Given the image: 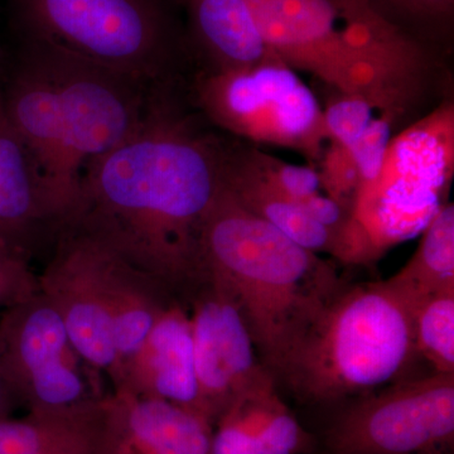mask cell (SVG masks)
<instances>
[{"instance_id":"1","label":"cell","mask_w":454,"mask_h":454,"mask_svg":"<svg viewBox=\"0 0 454 454\" xmlns=\"http://www.w3.org/2000/svg\"><path fill=\"white\" fill-rule=\"evenodd\" d=\"M205 122L182 82L153 86L138 128L86 164L67 226L178 301L205 279L202 230L223 186L226 140Z\"/></svg>"},{"instance_id":"2","label":"cell","mask_w":454,"mask_h":454,"mask_svg":"<svg viewBox=\"0 0 454 454\" xmlns=\"http://www.w3.org/2000/svg\"><path fill=\"white\" fill-rule=\"evenodd\" d=\"M17 41L13 52L3 50L0 101L68 226L86 164L138 128L153 86L52 44Z\"/></svg>"},{"instance_id":"3","label":"cell","mask_w":454,"mask_h":454,"mask_svg":"<svg viewBox=\"0 0 454 454\" xmlns=\"http://www.w3.org/2000/svg\"><path fill=\"white\" fill-rule=\"evenodd\" d=\"M265 43L327 90L366 98L402 124L442 79V51L372 0H247Z\"/></svg>"},{"instance_id":"4","label":"cell","mask_w":454,"mask_h":454,"mask_svg":"<svg viewBox=\"0 0 454 454\" xmlns=\"http://www.w3.org/2000/svg\"><path fill=\"white\" fill-rule=\"evenodd\" d=\"M203 274L225 286L260 363L282 380L310 328L345 284L336 265L247 211L225 184L201 236Z\"/></svg>"},{"instance_id":"5","label":"cell","mask_w":454,"mask_h":454,"mask_svg":"<svg viewBox=\"0 0 454 454\" xmlns=\"http://www.w3.org/2000/svg\"><path fill=\"white\" fill-rule=\"evenodd\" d=\"M418 354L413 304L387 280L343 286L282 376L304 403H333L404 380Z\"/></svg>"},{"instance_id":"6","label":"cell","mask_w":454,"mask_h":454,"mask_svg":"<svg viewBox=\"0 0 454 454\" xmlns=\"http://www.w3.org/2000/svg\"><path fill=\"white\" fill-rule=\"evenodd\" d=\"M17 40L52 44L148 85L182 82L191 59L177 0H7Z\"/></svg>"},{"instance_id":"7","label":"cell","mask_w":454,"mask_h":454,"mask_svg":"<svg viewBox=\"0 0 454 454\" xmlns=\"http://www.w3.org/2000/svg\"><path fill=\"white\" fill-rule=\"evenodd\" d=\"M453 177L454 101L447 97L391 138L380 170L358 188L333 258L370 267L422 234L450 201Z\"/></svg>"},{"instance_id":"8","label":"cell","mask_w":454,"mask_h":454,"mask_svg":"<svg viewBox=\"0 0 454 454\" xmlns=\"http://www.w3.org/2000/svg\"><path fill=\"white\" fill-rule=\"evenodd\" d=\"M187 95L214 127L249 145L297 152L312 166L331 143L316 95L277 56L235 70L201 68Z\"/></svg>"},{"instance_id":"9","label":"cell","mask_w":454,"mask_h":454,"mask_svg":"<svg viewBox=\"0 0 454 454\" xmlns=\"http://www.w3.org/2000/svg\"><path fill=\"white\" fill-rule=\"evenodd\" d=\"M322 454H454V373L355 397L325 429Z\"/></svg>"},{"instance_id":"10","label":"cell","mask_w":454,"mask_h":454,"mask_svg":"<svg viewBox=\"0 0 454 454\" xmlns=\"http://www.w3.org/2000/svg\"><path fill=\"white\" fill-rule=\"evenodd\" d=\"M0 372L16 404L59 409L100 399L64 319L38 291L0 312Z\"/></svg>"},{"instance_id":"11","label":"cell","mask_w":454,"mask_h":454,"mask_svg":"<svg viewBox=\"0 0 454 454\" xmlns=\"http://www.w3.org/2000/svg\"><path fill=\"white\" fill-rule=\"evenodd\" d=\"M200 409L212 427L239 396L273 378L260 363L243 316L211 277L188 298Z\"/></svg>"},{"instance_id":"12","label":"cell","mask_w":454,"mask_h":454,"mask_svg":"<svg viewBox=\"0 0 454 454\" xmlns=\"http://www.w3.org/2000/svg\"><path fill=\"white\" fill-rule=\"evenodd\" d=\"M103 259V245L66 229L38 276V286L64 319L74 351L90 369L106 372L115 389L121 381V363L104 292Z\"/></svg>"},{"instance_id":"13","label":"cell","mask_w":454,"mask_h":454,"mask_svg":"<svg viewBox=\"0 0 454 454\" xmlns=\"http://www.w3.org/2000/svg\"><path fill=\"white\" fill-rule=\"evenodd\" d=\"M67 226L37 160L0 101V238L32 262Z\"/></svg>"},{"instance_id":"14","label":"cell","mask_w":454,"mask_h":454,"mask_svg":"<svg viewBox=\"0 0 454 454\" xmlns=\"http://www.w3.org/2000/svg\"><path fill=\"white\" fill-rule=\"evenodd\" d=\"M114 390L163 400L203 419L192 325L190 313L181 301L169 304L136 354L122 364L121 382Z\"/></svg>"},{"instance_id":"15","label":"cell","mask_w":454,"mask_h":454,"mask_svg":"<svg viewBox=\"0 0 454 454\" xmlns=\"http://www.w3.org/2000/svg\"><path fill=\"white\" fill-rule=\"evenodd\" d=\"M214 427L163 400L106 396L104 454H211Z\"/></svg>"},{"instance_id":"16","label":"cell","mask_w":454,"mask_h":454,"mask_svg":"<svg viewBox=\"0 0 454 454\" xmlns=\"http://www.w3.org/2000/svg\"><path fill=\"white\" fill-rule=\"evenodd\" d=\"M187 17L193 59L205 70L249 67L276 56L269 49L247 0H177Z\"/></svg>"},{"instance_id":"17","label":"cell","mask_w":454,"mask_h":454,"mask_svg":"<svg viewBox=\"0 0 454 454\" xmlns=\"http://www.w3.org/2000/svg\"><path fill=\"white\" fill-rule=\"evenodd\" d=\"M106 396L0 419V454H104Z\"/></svg>"},{"instance_id":"18","label":"cell","mask_w":454,"mask_h":454,"mask_svg":"<svg viewBox=\"0 0 454 454\" xmlns=\"http://www.w3.org/2000/svg\"><path fill=\"white\" fill-rule=\"evenodd\" d=\"M223 182L247 211L295 244L309 252L333 255L336 247L333 232L313 220L300 203L270 186L247 160L241 142H226Z\"/></svg>"},{"instance_id":"19","label":"cell","mask_w":454,"mask_h":454,"mask_svg":"<svg viewBox=\"0 0 454 454\" xmlns=\"http://www.w3.org/2000/svg\"><path fill=\"white\" fill-rule=\"evenodd\" d=\"M103 247L104 292L121 376L122 364L136 354L169 304L178 300L151 277Z\"/></svg>"},{"instance_id":"20","label":"cell","mask_w":454,"mask_h":454,"mask_svg":"<svg viewBox=\"0 0 454 454\" xmlns=\"http://www.w3.org/2000/svg\"><path fill=\"white\" fill-rule=\"evenodd\" d=\"M420 235L413 256L387 279L413 306L430 294L454 286L453 203H444Z\"/></svg>"},{"instance_id":"21","label":"cell","mask_w":454,"mask_h":454,"mask_svg":"<svg viewBox=\"0 0 454 454\" xmlns=\"http://www.w3.org/2000/svg\"><path fill=\"white\" fill-rule=\"evenodd\" d=\"M413 328L418 357L432 372L454 373V286L414 304Z\"/></svg>"},{"instance_id":"22","label":"cell","mask_w":454,"mask_h":454,"mask_svg":"<svg viewBox=\"0 0 454 454\" xmlns=\"http://www.w3.org/2000/svg\"><path fill=\"white\" fill-rule=\"evenodd\" d=\"M423 41L441 50L442 35H447L453 22L454 0H372ZM442 51V50H441Z\"/></svg>"},{"instance_id":"23","label":"cell","mask_w":454,"mask_h":454,"mask_svg":"<svg viewBox=\"0 0 454 454\" xmlns=\"http://www.w3.org/2000/svg\"><path fill=\"white\" fill-rule=\"evenodd\" d=\"M241 143H243L244 153L254 169L284 196L289 197L301 205L309 197L322 192L318 172L312 164L295 166V164L283 162L273 155L259 151L255 145Z\"/></svg>"},{"instance_id":"24","label":"cell","mask_w":454,"mask_h":454,"mask_svg":"<svg viewBox=\"0 0 454 454\" xmlns=\"http://www.w3.org/2000/svg\"><path fill=\"white\" fill-rule=\"evenodd\" d=\"M322 109L331 142L346 148L354 145L370 122L382 114L366 98L333 91Z\"/></svg>"},{"instance_id":"25","label":"cell","mask_w":454,"mask_h":454,"mask_svg":"<svg viewBox=\"0 0 454 454\" xmlns=\"http://www.w3.org/2000/svg\"><path fill=\"white\" fill-rule=\"evenodd\" d=\"M316 168L322 191L349 215L361 186L360 172L349 149L331 142Z\"/></svg>"},{"instance_id":"26","label":"cell","mask_w":454,"mask_h":454,"mask_svg":"<svg viewBox=\"0 0 454 454\" xmlns=\"http://www.w3.org/2000/svg\"><path fill=\"white\" fill-rule=\"evenodd\" d=\"M400 122L389 114H381L370 122L367 129L349 146L352 157L360 172L361 184L372 181L380 170L390 140L395 136L394 129Z\"/></svg>"},{"instance_id":"27","label":"cell","mask_w":454,"mask_h":454,"mask_svg":"<svg viewBox=\"0 0 454 454\" xmlns=\"http://www.w3.org/2000/svg\"><path fill=\"white\" fill-rule=\"evenodd\" d=\"M31 264L0 238V312L40 291Z\"/></svg>"},{"instance_id":"28","label":"cell","mask_w":454,"mask_h":454,"mask_svg":"<svg viewBox=\"0 0 454 454\" xmlns=\"http://www.w3.org/2000/svg\"><path fill=\"white\" fill-rule=\"evenodd\" d=\"M14 405H17L16 402H14L11 391H9L7 384L3 379L2 372H0V419L7 418L9 411L13 409Z\"/></svg>"},{"instance_id":"29","label":"cell","mask_w":454,"mask_h":454,"mask_svg":"<svg viewBox=\"0 0 454 454\" xmlns=\"http://www.w3.org/2000/svg\"><path fill=\"white\" fill-rule=\"evenodd\" d=\"M2 57H3V49H2V46H0V61H2Z\"/></svg>"}]
</instances>
